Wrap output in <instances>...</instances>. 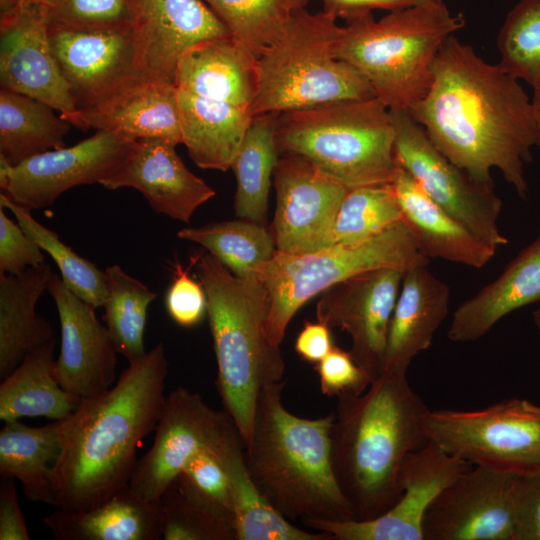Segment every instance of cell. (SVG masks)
<instances>
[{
    "label": "cell",
    "mask_w": 540,
    "mask_h": 540,
    "mask_svg": "<svg viewBox=\"0 0 540 540\" xmlns=\"http://www.w3.org/2000/svg\"><path fill=\"white\" fill-rule=\"evenodd\" d=\"M409 112L453 164L491 186V169L497 168L526 199L524 164L538 146L537 124L518 79L498 64L448 37L433 63L427 93Z\"/></svg>",
    "instance_id": "6da1fadb"
},
{
    "label": "cell",
    "mask_w": 540,
    "mask_h": 540,
    "mask_svg": "<svg viewBox=\"0 0 540 540\" xmlns=\"http://www.w3.org/2000/svg\"><path fill=\"white\" fill-rule=\"evenodd\" d=\"M167 374L159 343L129 363L112 387L81 398L63 420L61 453L51 473L55 507L88 510L129 484L137 448L160 419Z\"/></svg>",
    "instance_id": "7a4b0ae2"
},
{
    "label": "cell",
    "mask_w": 540,
    "mask_h": 540,
    "mask_svg": "<svg viewBox=\"0 0 540 540\" xmlns=\"http://www.w3.org/2000/svg\"><path fill=\"white\" fill-rule=\"evenodd\" d=\"M337 398L330 431L333 473L355 519L371 520L401 497L400 470L410 452L429 442L430 409L407 373L389 370L365 392Z\"/></svg>",
    "instance_id": "3957f363"
},
{
    "label": "cell",
    "mask_w": 540,
    "mask_h": 540,
    "mask_svg": "<svg viewBox=\"0 0 540 540\" xmlns=\"http://www.w3.org/2000/svg\"><path fill=\"white\" fill-rule=\"evenodd\" d=\"M285 382L259 393L252 433L244 446L249 475L266 500L286 519H355L333 473L330 431L333 412L309 419L282 402Z\"/></svg>",
    "instance_id": "277c9868"
},
{
    "label": "cell",
    "mask_w": 540,
    "mask_h": 540,
    "mask_svg": "<svg viewBox=\"0 0 540 540\" xmlns=\"http://www.w3.org/2000/svg\"><path fill=\"white\" fill-rule=\"evenodd\" d=\"M194 260L208 300L218 391L245 446L260 391L282 381L285 372L280 346L267 331L268 292L256 276L238 277L210 253Z\"/></svg>",
    "instance_id": "5b68a950"
},
{
    "label": "cell",
    "mask_w": 540,
    "mask_h": 540,
    "mask_svg": "<svg viewBox=\"0 0 540 540\" xmlns=\"http://www.w3.org/2000/svg\"><path fill=\"white\" fill-rule=\"evenodd\" d=\"M464 26L443 2L346 20L336 56L360 71L389 109L410 110L427 93L444 41Z\"/></svg>",
    "instance_id": "8992f818"
},
{
    "label": "cell",
    "mask_w": 540,
    "mask_h": 540,
    "mask_svg": "<svg viewBox=\"0 0 540 540\" xmlns=\"http://www.w3.org/2000/svg\"><path fill=\"white\" fill-rule=\"evenodd\" d=\"M279 155L300 157L347 188L392 183L399 165L390 109L378 98L279 113Z\"/></svg>",
    "instance_id": "52a82bcc"
},
{
    "label": "cell",
    "mask_w": 540,
    "mask_h": 540,
    "mask_svg": "<svg viewBox=\"0 0 540 540\" xmlns=\"http://www.w3.org/2000/svg\"><path fill=\"white\" fill-rule=\"evenodd\" d=\"M336 19L324 10L294 12L281 36L258 57L253 116L377 98L365 76L336 56L343 32Z\"/></svg>",
    "instance_id": "ba28073f"
},
{
    "label": "cell",
    "mask_w": 540,
    "mask_h": 540,
    "mask_svg": "<svg viewBox=\"0 0 540 540\" xmlns=\"http://www.w3.org/2000/svg\"><path fill=\"white\" fill-rule=\"evenodd\" d=\"M428 262L403 220L356 243L330 245L304 254L276 250L255 274L269 296L268 335L280 346L299 308L338 282L377 269L407 271Z\"/></svg>",
    "instance_id": "9c48e42d"
},
{
    "label": "cell",
    "mask_w": 540,
    "mask_h": 540,
    "mask_svg": "<svg viewBox=\"0 0 540 540\" xmlns=\"http://www.w3.org/2000/svg\"><path fill=\"white\" fill-rule=\"evenodd\" d=\"M429 441L470 463L518 475L540 468V406L509 398L462 411L430 410Z\"/></svg>",
    "instance_id": "30bf717a"
},
{
    "label": "cell",
    "mask_w": 540,
    "mask_h": 540,
    "mask_svg": "<svg viewBox=\"0 0 540 540\" xmlns=\"http://www.w3.org/2000/svg\"><path fill=\"white\" fill-rule=\"evenodd\" d=\"M390 111L399 167L429 198L484 242L496 249L508 244L498 226L502 201L494 186L475 180L445 157L408 110Z\"/></svg>",
    "instance_id": "8fae6325"
},
{
    "label": "cell",
    "mask_w": 540,
    "mask_h": 540,
    "mask_svg": "<svg viewBox=\"0 0 540 540\" xmlns=\"http://www.w3.org/2000/svg\"><path fill=\"white\" fill-rule=\"evenodd\" d=\"M137 140L105 131L11 166L0 159V188L14 203L33 211L52 205L67 190L100 183L125 160Z\"/></svg>",
    "instance_id": "7c38bea8"
},
{
    "label": "cell",
    "mask_w": 540,
    "mask_h": 540,
    "mask_svg": "<svg viewBox=\"0 0 540 540\" xmlns=\"http://www.w3.org/2000/svg\"><path fill=\"white\" fill-rule=\"evenodd\" d=\"M234 429L226 411L211 408L200 394L178 386L166 396L154 441L137 461L130 487L145 501H160L195 454L215 450Z\"/></svg>",
    "instance_id": "4fadbf2b"
},
{
    "label": "cell",
    "mask_w": 540,
    "mask_h": 540,
    "mask_svg": "<svg viewBox=\"0 0 540 540\" xmlns=\"http://www.w3.org/2000/svg\"><path fill=\"white\" fill-rule=\"evenodd\" d=\"M519 475L473 466L430 504L423 540H514Z\"/></svg>",
    "instance_id": "5bb4252c"
},
{
    "label": "cell",
    "mask_w": 540,
    "mask_h": 540,
    "mask_svg": "<svg viewBox=\"0 0 540 540\" xmlns=\"http://www.w3.org/2000/svg\"><path fill=\"white\" fill-rule=\"evenodd\" d=\"M473 465L429 441L410 452L400 470L402 495L384 514L371 520L306 519L308 528L331 540H423L422 523L432 501Z\"/></svg>",
    "instance_id": "9a60e30c"
},
{
    "label": "cell",
    "mask_w": 540,
    "mask_h": 540,
    "mask_svg": "<svg viewBox=\"0 0 540 540\" xmlns=\"http://www.w3.org/2000/svg\"><path fill=\"white\" fill-rule=\"evenodd\" d=\"M405 271L382 268L329 287L316 305L317 321L351 338L349 350L371 382L383 372L389 326Z\"/></svg>",
    "instance_id": "2e32d148"
},
{
    "label": "cell",
    "mask_w": 540,
    "mask_h": 540,
    "mask_svg": "<svg viewBox=\"0 0 540 540\" xmlns=\"http://www.w3.org/2000/svg\"><path fill=\"white\" fill-rule=\"evenodd\" d=\"M276 206L270 226L276 249L304 254L327 247L349 188L308 161L279 157L273 175Z\"/></svg>",
    "instance_id": "e0dca14e"
},
{
    "label": "cell",
    "mask_w": 540,
    "mask_h": 540,
    "mask_svg": "<svg viewBox=\"0 0 540 540\" xmlns=\"http://www.w3.org/2000/svg\"><path fill=\"white\" fill-rule=\"evenodd\" d=\"M141 77L174 85L177 64L192 46L231 36L203 0H126Z\"/></svg>",
    "instance_id": "ac0fdd59"
},
{
    "label": "cell",
    "mask_w": 540,
    "mask_h": 540,
    "mask_svg": "<svg viewBox=\"0 0 540 540\" xmlns=\"http://www.w3.org/2000/svg\"><path fill=\"white\" fill-rule=\"evenodd\" d=\"M49 18L38 2L1 13L0 83L65 115L76 110L49 40Z\"/></svg>",
    "instance_id": "d6986e66"
},
{
    "label": "cell",
    "mask_w": 540,
    "mask_h": 540,
    "mask_svg": "<svg viewBox=\"0 0 540 540\" xmlns=\"http://www.w3.org/2000/svg\"><path fill=\"white\" fill-rule=\"evenodd\" d=\"M48 292L57 308L61 330L55 360L57 379L67 392L84 398L115 384L118 351L95 308L75 295L53 272Z\"/></svg>",
    "instance_id": "ffe728a7"
},
{
    "label": "cell",
    "mask_w": 540,
    "mask_h": 540,
    "mask_svg": "<svg viewBox=\"0 0 540 540\" xmlns=\"http://www.w3.org/2000/svg\"><path fill=\"white\" fill-rule=\"evenodd\" d=\"M48 33L76 110L141 77L130 29L86 30L49 22Z\"/></svg>",
    "instance_id": "44dd1931"
},
{
    "label": "cell",
    "mask_w": 540,
    "mask_h": 540,
    "mask_svg": "<svg viewBox=\"0 0 540 540\" xmlns=\"http://www.w3.org/2000/svg\"><path fill=\"white\" fill-rule=\"evenodd\" d=\"M176 146L157 138L137 140L121 165L99 184L108 190L135 189L156 213L188 223L216 192L186 167Z\"/></svg>",
    "instance_id": "7402d4cb"
},
{
    "label": "cell",
    "mask_w": 540,
    "mask_h": 540,
    "mask_svg": "<svg viewBox=\"0 0 540 540\" xmlns=\"http://www.w3.org/2000/svg\"><path fill=\"white\" fill-rule=\"evenodd\" d=\"M71 125L118 133L135 140L157 138L182 144L177 88L135 77L97 101L62 115Z\"/></svg>",
    "instance_id": "603a6c76"
},
{
    "label": "cell",
    "mask_w": 540,
    "mask_h": 540,
    "mask_svg": "<svg viewBox=\"0 0 540 540\" xmlns=\"http://www.w3.org/2000/svg\"><path fill=\"white\" fill-rule=\"evenodd\" d=\"M258 83V58L232 36L189 48L177 64L174 81L178 90L248 108Z\"/></svg>",
    "instance_id": "cb8c5ba5"
},
{
    "label": "cell",
    "mask_w": 540,
    "mask_h": 540,
    "mask_svg": "<svg viewBox=\"0 0 540 540\" xmlns=\"http://www.w3.org/2000/svg\"><path fill=\"white\" fill-rule=\"evenodd\" d=\"M427 266L404 273L389 326L383 371L407 373L412 359L431 345L449 313L450 288Z\"/></svg>",
    "instance_id": "d4e9b609"
},
{
    "label": "cell",
    "mask_w": 540,
    "mask_h": 540,
    "mask_svg": "<svg viewBox=\"0 0 540 540\" xmlns=\"http://www.w3.org/2000/svg\"><path fill=\"white\" fill-rule=\"evenodd\" d=\"M391 184L403 221L425 257L482 268L495 256V247L484 242L429 198L401 167Z\"/></svg>",
    "instance_id": "484cf974"
},
{
    "label": "cell",
    "mask_w": 540,
    "mask_h": 540,
    "mask_svg": "<svg viewBox=\"0 0 540 540\" xmlns=\"http://www.w3.org/2000/svg\"><path fill=\"white\" fill-rule=\"evenodd\" d=\"M540 301V236L521 250L503 272L454 311L447 336L473 342L502 318Z\"/></svg>",
    "instance_id": "4316f807"
},
{
    "label": "cell",
    "mask_w": 540,
    "mask_h": 540,
    "mask_svg": "<svg viewBox=\"0 0 540 540\" xmlns=\"http://www.w3.org/2000/svg\"><path fill=\"white\" fill-rule=\"evenodd\" d=\"M162 518L161 501L143 500L128 484L88 510L57 508L43 523L57 540H158Z\"/></svg>",
    "instance_id": "83f0119b"
},
{
    "label": "cell",
    "mask_w": 540,
    "mask_h": 540,
    "mask_svg": "<svg viewBox=\"0 0 540 540\" xmlns=\"http://www.w3.org/2000/svg\"><path fill=\"white\" fill-rule=\"evenodd\" d=\"M53 270L46 262L11 275L0 273V377L8 376L28 355L54 337L36 305L48 291Z\"/></svg>",
    "instance_id": "f1b7e54d"
},
{
    "label": "cell",
    "mask_w": 540,
    "mask_h": 540,
    "mask_svg": "<svg viewBox=\"0 0 540 540\" xmlns=\"http://www.w3.org/2000/svg\"><path fill=\"white\" fill-rule=\"evenodd\" d=\"M182 144L202 169L227 171L251 124L250 108L177 89Z\"/></svg>",
    "instance_id": "f546056e"
},
{
    "label": "cell",
    "mask_w": 540,
    "mask_h": 540,
    "mask_svg": "<svg viewBox=\"0 0 540 540\" xmlns=\"http://www.w3.org/2000/svg\"><path fill=\"white\" fill-rule=\"evenodd\" d=\"M56 338L30 352L0 385V419L68 418L81 398L60 385L55 371Z\"/></svg>",
    "instance_id": "4dcf8cb0"
},
{
    "label": "cell",
    "mask_w": 540,
    "mask_h": 540,
    "mask_svg": "<svg viewBox=\"0 0 540 540\" xmlns=\"http://www.w3.org/2000/svg\"><path fill=\"white\" fill-rule=\"evenodd\" d=\"M212 452L229 478L237 540H331L324 532H310L293 525L266 500L249 475L244 443L237 429Z\"/></svg>",
    "instance_id": "1f68e13d"
},
{
    "label": "cell",
    "mask_w": 540,
    "mask_h": 540,
    "mask_svg": "<svg viewBox=\"0 0 540 540\" xmlns=\"http://www.w3.org/2000/svg\"><path fill=\"white\" fill-rule=\"evenodd\" d=\"M62 429L63 420L40 427L14 420L0 431V476L18 479L33 502L54 506L51 473L61 453Z\"/></svg>",
    "instance_id": "d6a6232c"
},
{
    "label": "cell",
    "mask_w": 540,
    "mask_h": 540,
    "mask_svg": "<svg viewBox=\"0 0 540 540\" xmlns=\"http://www.w3.org/2000/svg\"><path fill=\"white\" fill-rule=\"evenodd\" d=\"M48 104L5 88L0 90V159L11 166L65 147L71 124Z\"/></svg>",
    "instance_id": "836d02e7"
},
{
    "label": "cell",
    "mask_w": 540,
    "mask_h": 540,
    "mask_svg": "<svg viewBox=\"0 0 540 540\" xmlns=\"http://www.w3.org/2000/svg\"><path fill=\"white\" fill-rule=\"evenodd\" d=\"M278 114L253 116L230 168L236 179V216L264 226L271 180L280 157L275 141Z\"/></svg>",
    "instance_id": "e575fe53"
},
{
    "label": "cell",
    "mask_w": 540,
    "mask_h": 540,
    "mask_svg": "<svg viewBox=\"0 0 540 540\" xmlns=\"http://www.w3.org/2000/svg\"><path fill=\"white\" fill-rule=\"evenodd\" d=\"M177 236L202 246L241 278L255 276L277 250L269 228L241 218L182 228Z\"/></svg>",
    "instance_id": "d590c367"
},
{
    "label": "cell",
    "mask_w": 540,
    "mask_h": 540,
    "mask_svg": "<svg viewBox=\"0 0 540 540\" xmlns=\"http://www.w3.org/2000/svg\"><path fill=\"white\" fill-rule=\"evenodd\" d=\"M105 273L107 297L103 308L106 327L118 353L132 363L147 353L144 345L147 314L157 293L119 265L109 266Z\"/></svg>",
    "instance_id": "8d00e7d4"
},
{
    "label": "cell",
    "mask_w": 540,
    "mask_h": 540,
    "mask_svg": "<svg viewBox=\"0 0 540 540\" xmlns=\"http://www.w3.org/2000/svg\"><path fill=\"white\" fill-rule=\"evenodd\" d=\"M0 205L8 209L22 229L56 263L64 284L95 309L103 307L107 297L105 271L80 256L51 229L37 221L31 211L0 194Z\"/></svg>",
    "instance_id": "74e56055"
},
{
    "label": "cell",
    "mask_w": 540,
    "mask_h": 540,
    "mask_svg": "<svg viewBox=\"0 0 540 540\" xmlns=\"http://www.w3.org/2000/svg\"><path fill=\"white\" fill-rule=\"evenodd\" d=\"M231 36L257 58L283 33L295 11L308 0H203Z\"/></svg>",
    "instance_id": "f35d334b"
},
{
    "label": "cell",
    "mask_w": 540,
    "mask_h": 540,
    "mask_svg": "<svg viewBox=\"0 0 540 540\" xmlns=\"http://www.w3.org/2000/svg\"><path fill=\"white\" fill-rule=\"evenodd\" d=\"M403 220L391 183L349 189L337 213L329 245L371 238Z\"/></svg>",
    "instance_id": "ab89813d"
},
{
    "label": "cell",
    "mask_w": 540,
    "mask_h": 540,
    "mask_svg": "<svg viewBox=\"0 0 540 540\" xmlns=\"http://www.w3.org/2000/svg\"><path fill=\"white\" fill-rule=\"evenodd\" d=\"M499 66L532 87L540 81V0H520L498 35Z\"/></svg>",
    "instance_id": "60d3db41"
},
{
    "label": "cell",
    "mask_w": 540,
    "mask_h": 540,
    "mask_svg": "<svg viewBox=\"0 0 540 540\" xmlns=\"http://www.w3.org/2000/svg\"><path fill=\"white\" fill-rule=\"evenodd\" d=\"M173 483L189 500L235 528V509L229 478L211 450L203 449L195 454Z\"/></svg>",
    "instance_id": "b9f144b4"
},
{
    "label": "cell",
    "mask_w": 540,
    "mask_h": 540,
    "mask_svg": "<svg viewBox=\"0 0 540 540\" xmlns=\"http://www.w3.org/2000/svg\"><path fill=\"white\" fill-rule=\"evenodd\" d=\"M162 538L165 540H237L235 528L184 496L174 483L165 491Z\"/></svg>",
    "instance_id": "7bdbcfd3"
},
{
    "label": "cell",
    "mask_w": 540,
    "mask_h": 540,
    "mask_svg": "<svg viewBox=\"0 0 540 540\" xmlns=\"http://www.w3.org/2000/svg\"><path fill=\"white\" fill-rule=\"evenodd\" d=\"M49 22L86 30L130 29L126 0H37Z\"/></svg>",
    "instance_id": "ee69618b"
},
{
    "label": "cell",
    "mask_w": 540,
    "mask_h": 540,
    "mask_svg": "<svg viewBox=\"0 0 540 540\" xmlns=\"http://www.w3.org/2000/svg\"><path fill=\"white\" fill-rule=\"evenodd\" d=\"M174 277L165 294V308L179 326L191 328L207 315L208 300L203 285L189 275L178 261L170 263Z\"/></svg>",
    "instance_id": "f6af8a7d"
},
{
    "label": "cell",
    "mask_w": 540,
    "mask_h": 540,
    "mask_svg": "<svg viewBox=\"0 0 540 540\" xmlns=\"http://www.w3.org/2000/svg\"><path fill=\"white\" fill-rule=\"evenodd\" d=\"M320 390L327 396L359 395L371 384L368 375L355 363L349 351L334 346L318 363Z\"/></svg>",
    "instance_id": "bcb514c9"
},
{
    "label": "cell",
    "mask_w": 540,
    "mask_h": 540,
    "mask_svg": "<svg viewBox=\"0 0 540 540\" xmlns=\"http://www.w3.org/2000/svg\"><path fill=\"white\" fill-rule=\"evenodd\" d=\"M0 205V273L17 275L45 262L44 251Z\"/></svg>",
    "instance_id": "7dc6e473"
},
{
    "label": "cell",
    "mask_w": 540,
    "mask_h": 540,
    "mask_svg": "<svg viewBox=\"0 0 540 540\" xmlns=\"http://www.w3.org/2000/svg\"><path fill=\"white\" fill-rule=\"evenodd\" d=\"M514 540H540V468L519 475L515 492Z\"/></svg>",
    "instance_id": "c3c4849f"
},
{
    "label": "cell",
    "mask_w": 540,
    "mask_h": 540,
    "mask_svg": "<svg viewBox=\"0 0 540 540\" xmlns=\"http://www.w3.org/2000/svg\"><path fill=\"white\" fill-rule=\"evenodd\" d=\"M0 540H30L27 524L18 502L14 478H1Z\"/></svg>",
    "instance_id": "681fc988"
},
{
    "label": "cell",
    "mask_w": 540,
    "mask_h": 540,
    "mask_svg": "<svg viewBox=\"0 0 540 540\" xmlns=\"http://www.w3.org/2000/svg\"><path fill=\"white\" fill-rule=\"evenodd\" d=\"M324 11L345 20L373 9L390 11L443 2L442 0H321Z\"/></svg>",
    "instance_id": "f907efd6"
},
{
    "label": "cell",
    "mask_w": 540,
    "mask_h": 540,
    "mask_svg": "<svg viewBox=\"0 0 540 540\" xmlns=\"http://www.w3.org/2000/svg\"><path fill=\"white\" fill-rule=\"evenodd\" d=\"M330 327L317 321H306L295 341V351L304 361L318 363L334 347Z\"/></svg>",
    "instance_id": "816d5d0a"
},
{
    "label": "cell",
    "mask_w": 540,
    "mask_h": 540,
    "mask_svg": "<svg viewBox=\"0 0 540 540\" xmlns=\"http://www.w3.org/2000/svg\"><path fill=\"white\" fill-rule=\"evenodd\" d=\"M532 109L538 129V146L540 147V81L533 87Z\"/></svg>",
    "instance_id": "f5cc1de1"
},
{
    "label": "cell",
    "mask_w": 540,
    "mask_h": 540,
    "mask_svg": "<svg viewBox=\"0 0 540 540\" xmlns=\"http://www.w3.org/2000/svg\"><path fill=\"white\" fill-rule=\"evenodd\" d=\"M35 2L37 0H0V11L1 13H5L17 7Z\"/></svg>",
    "instance_id": "db71d44e"
},
{
    "label": "cell",
    "mask_w": 540,
    "mask_h": 540,
    "mask_svg": "<svg viewBox=\"0 0 540 540\" xmlns=\"http://www.w3.org/2000/svg\"><path fill=\"white\" fill-rule=\"evenodd\" d=\"M533 321L537 327V329L540 331V308L533 311Z\"/></svg>",
    "instance_id": "11a10c76"
}]
</instances>
